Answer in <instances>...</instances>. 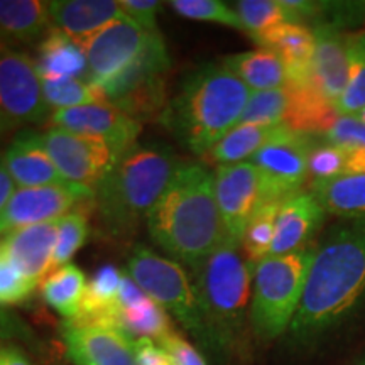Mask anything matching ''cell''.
<instances>
[{"instance_id": "cell-1", "label": "cell", "mask_w": 365, "mask_h": 365, "mask_svg": "<svg viewBox=\"0 0 365 365\" xmlns=\"http://www.w3.org/2000/svg\"><path fill=\"white\" fill-rule=\"evenodd\" d=\"M365 301V217L344 220L317 249L287 333L309 344L340 327Z\"/></svg>"}, {"instance_id": "cell-2", "label": "cell", "mask_w": 365, "mask_h": 365, "mask_svg": "<svg viewBox=\"0 0 365 365\" xmlns=\"http://www.w3.org/2000/svg\"><path fill=\"white\" fill-rule=\"evenodd\" d=\"M150 239L191 267L227 240L215 195V175L202 164H181L148 215Z\"/></svg>"}, {"instance_id": "cell-3", "label": "cell", "mask_w": 365, "mask_h": 365, "mask_svg": "<svg viewBox=\"0 0 365 365\" xmlns=\"http://www.w3.org/2000/svg\"><path fill=\"white\" fill-rule=\"evenodd\" d=\"M250 93L247 85L227 66L208 63L182 80L159 122L178 143L205 156L240 124Z\"/></svg>"}, {"instance_id": "cell-4", "label": "cell", "mask_w": 365, "mask_h": 365, "mask_svg": "<svg viewBox=\"0 0 365 365\" xmlns=\"http://www.w3.org/2000/svg\"><path fill=\"white\" fill-rule=\"evenodd\" d=\"M190 269L210 350L223 355L240 352L250 327L255 266L240 252L239 244L225 240L215 252Z\"/></svg>"}, {"instance_id": "cell-5", "label": "cell", "mask_w": 365, "mask_h": 365, "mask_svg": "<svg viewBox=\"0 0 365 365\" xmlns=\"http://www.w3.org/2000/svg\"><path fill=\"white\" fill-rule=\"evenodd\" d=\"M180 158L170 145L132 144L95 190L100 220L112 235H129L170 185Z\"/></svg>"}, {"instance_id": "cell-6", "label": "cell", "mask_w": 365, "mask_h": 365, "mask_svg": "<svg viewBox=\"0 0 365 365\" xmlns=\"http://www.w3.org/2000/svg\"><path fill=\"white\" fill-rule=\"evenodd\" d=\"M317 245L284 255H267L254 269L250 330L264 341L289 330L298 312Z\"/></svg>"}, {"instance_id": "cell-7", "label": "cell", "mask_w": 365, "mask_h": 365, "mask_svg": "<svg viewBox=\"0 0 365 365\" xmlns=\"http://www.w3.org/2000/svg\"><path fill=\"white\" fill-rule=\"evenodd\" d=\"M127 271L150 299L170 312L205 349L210 350L208 331L193 282L180 264L137 245L127 262Z\"/></svg>"}, {"instance_id": "cell-8", "label": "cell", "mask_w": 365, "mask_h": 365, "mask_svg": "<svg viewBox=\"0 0 365 365\" xmlns=\"http://www.w3.org/2000/svg\"><path fill=\"white\" fill-rule=\"evenodd\" d=\"M41 140L63 180L93 193L124 154L105 140L59 129L46 130Z\"/></svg>"}, {"instance_id": "cell-9", "label": "cell", "mask_w": 365, "mask_h": 365, "mask_svg": "<svg viewBox=\"0 0 365 365\" xmlns=\"http://www.w3.org/2000/svg\"><path fill=\"white\" fill-rule=\"evenodd\" d=\"M48 117L38 66L26 53L0 48V120L7 127L39 124Z\"/></svg>"}, {"instance_id": "cell-10", "label": "cell", "mask_w": 365, "mask_h": 365, "mask_svg": "<svg viewBox=\"0 0 365 365\" xmlns=\"http://www.w3.org/2000/svg\"><path fill=\"white\" fill-rule=\"evenodd\" d=\"M313 148L309 135L289 129L255 154L250 163L261 175L264 203L284 202L303 191L309 178L308 159Z\"/></svg>"}, {"instance_id": "cell-11", "label": "cell", "mask_w": 365, "mask_h": 365, "mask_svg": "<svg viewBox=\"0 0 365 365\" xmlns=\"http://www.w3.org/2000/svg\"><path fill=\"white\" fill-rule=\"evenodd\" d=\"M156 34L127 17L112 22L83 46L86 81L100 86L115 78L148 49Z\"/></svg>"}, {"instance_id": "cell-12", "label": "cell", "mask_w": 365, "mask_h": 365, "mask_svg": "<svg viewBox=\"0 0 365 365\" xmlns=\"http://www.w3.org/2000/svg\"><path fill=\"white\" fill-rule=\"evenodd\" d=\"M215 195L227 240L240 245L250 218L264 203L262 180L257 168L247 161L218 166Z\"/></svg>"}, {"instance_id": "cell-13", "label": "cell", "mask_w": 365, "mask_h": 365, "mask_svg": "<svg viewBox=\"0 0 365 365\" xmlns=\"http://www.w3.org/2000/svg\"><path fill=\"white\" fill-rule=\"evenodd\" d=\"M95 200L90 190L71 185L19 188L0 212V237L36 223L59 220L81 202Z\"/></svg>"}, {"instance_id": "cell-14", "label": "cell", "mask_w": 365, "mask_h": 365, "mask_svg": "<svg viewBox=\"0 0 365 365\" xmlns=\"http://www.w3.org/2000/svg\"><path fill=\"white\" fill-rule=\"evenodd\" d=\"M66 355L75 365H137L135 340L112 323H63Z\"/></svg>"}, {"instance_id": "cell-15", "label": "cell", "mask_w": 365, "mask_h": 365, "mask_svg": "<svg viewBox=\"0 0 365 365\" xmlns=\"http://www.w3.org/2000/svg\"><path fill=\"white\" fill-rule=\"evenodd\" d=\"M49 118H51L53 129L105 140L115 145L122 153L135 144L137 135L140 134V127H143V124L108 102L59 108V110H54Z\"/></svg>"}, {"instance_id": "cell-16", "label": "cell", "mask_w": 365, "mask_h": 365, "mask_svg": "<svg viewBox=\"0 0 365 365\" xmlns=\"http://www.w3.org/2000/svg\"><path fill=\"white\" fill-rule=\"evenodd\" d=\"M313 33L312 81L328 102L336 105L349 78V34L325 22H318L313 27Z\"/></svg>"}, {"instance_id": "cell-17", "label": "cell", "mask_w": 365, "mask_h": 365, "mask_svg": "<svg viewBox=\"0 0 365 365\" xmlns=\"http://www.w3.org/2000/svg\"><path fill=\"white\" fill-rule=\"evenodd\" d=\"M327 212L312 191H299L281 203L276 234L269 255H284L308 247L314 232L322 227Z\"/></svg>"}, {"instance_id": "cell-18", "label": "cell", "mask_w": 365, "mask_h": 365, "mask_svg": "<svg viewBox=\"0 0 365 365\" xmlns=\"http://www.w3.org/2000/svg\"><path fill=\"white\" fill-rule=\"evenodd\" d=\"M58 239V220L36 223L2 235L0 244L29 281L39 286L51 272Z\"/></svg>"}, {"instance_id": "cell-19", "label": "cell", "mask_w": 365, "mask_h": 365, "mask_svg": "<svg viewBox=\"0 0 365 365\" xmlns=\"http://www.w3.org/2000/svg\"><path fill=\"white\" fill-rule=\"evenodd\" d=\"M49 17L58 31L83 49L95 34L125 16L115 0H54L49 2Z\"/></svg>"}, {"instance_id": "cell-20", "label": "cell", "mask_w": 365, "mask_h": 365, "mask_svg": "<svg viewBox=\"0 0 365 365\" xmlns=\"http://www.w3.org/2000/svg\"><path fill=\"white\" fill-rule=\"evenodd\" d=\"M2 159L9 175L21 188L68 185L44 149L41 134L36 132L21 130L12 139Z\"/></svg>"}, {"instance_id": "cell-21", "label": "cell", "mask_w": 365, "mask_h": 365, "mask_svg": "<svg viewBox=\"0 0 365 365\" xmlns=\"http://www.w3.org/2000/svg\"><path fill=\"white\" fill-rule=\"evenodd\" d=\"M261 48L279 54L286 66L287 83H307L312 80L314 33L307 24L286 22L254 38Z\"/></svg>"}, {"instance_id": "cell-22", "label": "cell", "mask_w": 365, "mask_h": 365, "mask_svg": "<svg viewBox=\"0 0 365 365\" xmlns=\"http://www.w3.org/2000/svg\"><path fill=\"white\" fill-rule=\"evenodd\" d=\"M287 112L284 124L298 134H327L339 118L335 105L319 93L313 81L287 83Z\"/></svg>"}, {"instance_id": "cell-23", "label": "cell", "mask_w": 365, "mask_h": 365, "mask_svg": "<svg viewBox=\"0 0 365 365\" xmlns=\"http://www.w3.org/2000/svg\"><path fill=\"white\" fill-rule=\"evenodd\" d=\"M49 2L0 0V48L31 44L49 27Z\"/></svg>"}, {"instance_id": "cell-24", "label": "cell", "mask_w": 365, "mask_h": 365, "mask_svg": "<svg viewBox=\"0 0 365 365\" xmlns=\"http://www.w3.org/2000/svg\"><path fill=\"white\" fill-rule=\"evenodd\" d=\"M122 279H124V272L118 271L112 264H105L100 267L86 282L78 314L73 319H65V322L75 323V325H90V323L115 325Z\"/></svg>"}, {"instance_id": "cell-25", "label": "cell", "mask_w": 365, "mask_h": 365, "mask_svg": "<svg viewBox=\"0 0 365 365\" xmlns=\"http://www.w3.org/2000/svg\"><path fill=\"white\" fill-rule=\"evenodd\" d=\"M222 65L244 81L250 91L284 88L287 85L284 63L279 54L269 48L232 54V56L223 58Z\"/></svg>"}, {"instance_id": "cell-26", "label": "cell", "mask_w": 365, "mask_h": 365, "mask_svg": "<svg viewBox=\"0 0 365 365\" xmlns=\"http://www.w3.org/2000/svg\"><path fill=\"white\" fill-rule=\"evenodd\" d=\"M36 66L41 80L80 78L86 81V58L83 49L56 27L49 31L41 43Z\"/></svg>"}, {"instance_id": "cell-27", "label": "cell", "mask_w": 365, "mask_h": 365, "mask_svg": "<svg viewBox=\"0 0 365 365\" xmlns=\"http://www.w3.org/2000/svg\"><path fill=\"white\" fill-rule=\"evenodd\" d=\"M289 130L286 124L261 127V125H244L239 124L234 127L222 140L213 145L212 149L205 154L210 163L222 164H237L244 163V159L254 158L264 145L271 143Z\"/></svg>"}, {"instance_id": "cell-28", "label": "cell", "mask_w": 365, "mask_h": 365, "mask_svg": "<svg viewBox=\"0 0 365 365\" xmlns=\"http://www.w3.org/2000/svg\"><path fill=\"white\" fill-rule=\"evenodd\" d=\"M171 68V58L168 54V48L159 33L154 36L148 49L135 59L132 65L122 71L115 78L107 81V83L100 85L103 90L105 98L108 103H115L118 98L124 95L135 85L143 83V81L154 78V76L166 75Z\"/></svg>"}, {"instance_id": "cell-29", "label": "cell", "mask_w": 365, "mask_h": 365, "mask_svg": "<svg viewBox=\"0 0 365 365\" xmlns=\"http://www.w3.org/2000/svg\"><path fill=\"white\" fill-rule=\"evenodd\" d=\"M115 325L122 328L130 339L137 336V339L161 341L173 333L166 309H163L156 301L150 299L145 293L134 301H129V303L118 304Z\"/></svg>"}, {"instance_id": "cell-30", "label": "cell", "mask_w": 365, "mask_h": 365, "mask_svg": "<svg viewBox=\"0 0 365 365\" xmlns=\"http://www.w3.org/2000/svg\"><path fill=\"white\" fill-rule=\"evenodd\" d=\"M309 188L327 213L344 220L365 217V173L330 182H312Z\"/></svg>"}, {"instance_id": "cell-31", "label": "cell", "mask_w": 365, "mask_h": 365, "mask_svg": "<svg viewBox=\"0 0 365 365\" xmlns=\"http://www.w3.org/2000/svg\"><path fill=\"white\" fill-rule=\"evenodd\" d=\"M39 287L49 307L66 319H73L78 314L83 301L86 276L78 266L70 262L46 276Z\"/></svg>"}, {"instance_id": "cell-32", "label": "cell", "mask_w": 365, "mask_h": 365, "mask_svg": "<svg viewBox=\"0 0 365 365\" xmlns=\"http://www.w3.org/2000/svg\"><path fill=\"white\" fill-rule=\"evenodd\" d=\"M349 78L335 108L339 115L357 117L365 108V33L349 34Z\"/></svg>"}, {"instance_id": "cell-33", "label": "cell", "mask_w": 365, "mask_h": 365, "mask_svg": "<svg viewBox=\"0 0 365 365\" xmlns=\"http://www.w3.org/2000/svg\"><path fill=\"white\" fill-rule=\"evenodd\" d=\"M235 12L242 29L247 31L252 39L286 22H299L286 7L284 0H240L235 4Z\"/></svg>"}, {"instance_id": "cell-34", "label": "cell", "mask_w": 365, "mask_h": 365, "mask_svg": "<svg viewBox=\"0 0 365 365\" xmlns=\"http://www.w3.org/2000/svg\"><path fill=\"white\" fill-rule=\"evenodd\" d=\"M282 202H266L257 208L250 218L244 237H242L240 249L249 262L257 266L262 259L271 254V247L276 234V218L279 213Z\"/></svg>"}, {"instance_id": "cell-35", "label": "cell", "mask_w": 365, "mask_h": 365, "mask_svg": "<svg viewBox=\"0 0 365 365\" xmlns=\"http://www.w3.org/2000/svg\"><path fill=\"white\" fill-rule=\"evenodd\" d=\"M43 93L46 103L51 105L56 110L107 102L100 86L80 78L43 80Z\"/></svg>"}, {"instance_id": "cell-36", "label": "cell", "mask_w": 365, "mask_h": 365, "mask_svg": "<svg viewBox=\"0 0 365 365\" xmlns=\"http://www.w3.org/2000/svg\"><path fill=\"white\" fill-rule=\"evenodd\" d=\"M287 103V88H276L266 91H252L245 110L242 113L240 124L271 127L284 124Z\"/></svg>"}, {"instance_id": "cell-37", "label": "cell", "mask_w": 365, "mask_h": 365, "mask_svg": "<svg viewBox=\"0 0 365 365\" xmlns=\"http://www.w3.org/2000/svg\"><path fill=\"white\" fill-rule=\"evenodd\" d=\"M86 237H88V217H86V212H83V210L70 212L68 215L59 218L51 272L70 264V259L75 255L76 250L81 249V245L86 242Z\"/></svg>"}, {"instance_id": "cell-38", "label": "cell", "mask_w": 365, "mask_h": 365, "mask_svg": "<svg viewBox=\"0 0 365 365\" xmlns=\"http://www.w3.org/2000/svg\"><path fill=\"white\" fill-rule=\"evenodd\" d=\"M170 6L173 11L186 19L217 22V24L234 27V29H242L237 12L220 0H173Z\"/></svg>"}, {"instance_id": "cell-39", "label": "cell", "mask_w": 365, "mask_h": 365, "mask_svg": "<svg viewBox=\"0 0 365 365\" xmlns=\"http://www.w3.org/2000/svg\"><path fill=\"white\" fill-rule=\"evenodd\" d=\"M36 284L24 276L0 244V307H14L29 299Z\"/></svg>"}, {"instance_id": "cell-40", "label": "cell", "mask_w": 365, "mask_h": 365, "mask_svg": "<svg viewBox=\"0 0 365 365\" xmlns=\"http://www.w3.org/2000/svg\"><path fill=\"white\" fill-rule=\"evenodd\" d=\"M308 173L312 182H330L346 176L345 153L330 144L314 145L308 159Z\"/></svg>"}, {"instance_id": "cell-41", "label": "cell", "mask_w": 365, "mask_h": 365, "mask_svg": "<svg viewBox=\"0 0 365 365\" xmlns=\"http://www.w3.org/2000/svg\"><path fill=\"white\" fill-rule=\"evenodd\" d=\"M327 144L335 145L350 156H365V125L359 117L339 115L325 134Z\"/></svg>"}, {"instance_id": "cell-42", "label": "cell", "mask_w": 365, "mask_h": 365, "mask_svg": "<svg viewBox=\"0 0 365 365\" xmlns=\"http://www.w3.org/2000/svg\"><path fill=\"white\" fill-rule=\"evenodd\" d=\"M118 4H120L122 12L127 19L135 22L145 31L158 33L156 17L161 9V2L158 0H120Z\"/></svg>"}, {"instance_id": "cell-43", "label": "cell", "mask_w": 365, "mask_h": 365, "mask_svg": "<svg viewBox=\"0 0 365 365\" xmlns=\"http://www.w3.org/2000/svg\"><path fill=\"white\" fill-rule=\"evenodd\" d=\"M161 346L171 355L175 365H207L203 355L195 349L190 341H186L181 335L173 331L166 339L161 340Z\"/></svg>"}, {"instance_id": "cell-44", "label": "cell", "mask_w": 365, "mask_h": 365, "mask_svg": "<svg viewBox=\"0 0 365 365\" xmlns=\"http://www.w3.org/2000/svg\"><path fill=\"white\" fill-rule=\"evenodd\" d=\"M135 359L137 365H175L171 355L150 339L135 340Z\"/></svg>"}, {"instance_id": "cell-45", "label": "cell", "mask_w": 365, "mask_h": 365, "mask_svg": "<svg viewBox=\"0 0 365 365\" xmlns=\"http://www.w3.org/2000/svg\"><path fill=\"white\" fill-rule=\"evenodd\" d=\"M0 365H33L17 345L0 341Z\"/></svg>"}, {"instance_id": "cell-46", "label": "cell", "mask_w": 365, "mask_h": 365, "mask_svg": "<svg viewBox=\"0 0 365 365\" xmlns=\"http://www.w3.org/2000/svg\"><path fill=\"white\" fill-rule=\"evenodd\" d=\"M16 181L12 180V176L9 175L4 159L0 158V212L6 208L9 200L12 198V195L16 193Z\"/></svg>"}, {"instance_id": "cell-47", "label": "cell", "mask_w": 365, "mask_h": 365, "mask_svg": "<svg viewBox=\"0 0 365 365\" xmlns=\"http://www.w3.org/2000/svg\"><path fill=\"white\" fill-rule=\"evenodd\" d=\"M9 129H11V127H7L6 124H4V122H2V120H0V135H2V134H4V132H6V130H9Z\"/></svg>"}, {"instance_id": "cell-48", "label": "cell", "mask_w": 365, "mask_h": 365, "mask_svg": "<svg viewBox=\"0 0 365 365\" xmlns=\"http://www.w3.org/2000/svg\"><path fill=\"white\" fill-rule=\"evenodd\" d=\"M357 117L360 118V120H362V124L365 125V108H364V110H362V112H360V113H359V115H357Z\"/></svg>"}, {"instance_id": "cell-49", "label": "cell", "mask_w": 365, "mask_h": 365, "mask_svg": "<svg viewBox=\"0 0 365 365\" xmlns=\"http://www.w3.org/2000/svg\"><path fill=\"white\" fill-rule=\"evenodd\" d=\"M360 365H365V359H364V362H362V364H360Z\"/></svg>"}]
</instances>
